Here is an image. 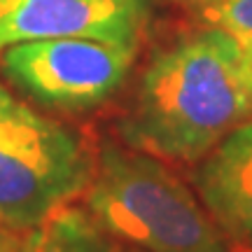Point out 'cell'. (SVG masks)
I'll return each mask as SVG.
<instances>
[{"label":"cell","mask_w":252,"mask_h":252,"mask_svg":"<svg viewBox=\"0 0 252 252\" xmlns=\"http://www.w3.org/2000/svg\"><path fill=\"white\" fill-rule=\"evenodd\" d=\"M250 119L252 52L210 26L150 59L119 133L128 147L196 163Z\"/></svg>","instance_id":"1"},{"label":"cell","mask_w":252,"mask_h":252,"mask_svg":"<svg viewBox=\"0 0 252 252\" xmlns=\"http://www.w3.org/2000/svg\"><path fill=\"white\" fill-rule=\"evenodd\" d=\"M84 208L110 236L140 252H241L208 215L201 198L135 147L103 145Z\"/></svg>","instance_id":"2"},{"label":"cell","mask_w":252,"mask_h":252,"mask_svg":"<svg viewBox=\"0 0 252 252\" xmlns=\"http://www.w3.org/2000/svg\"><path fill=\"white\" fill-rule=\"evenodd\" d=\"M96 154L65 124L21 100L0 80V224L28 231L91 182Z\"/></svg>","instance_id":"3"},{"label":"cell","mask_w":252,"mask_h":252,"mask_svg":"<svg viewBox=\"0 0 252 252\" xmlns=\"http://www.w3.org/2000/svg\"><path fill=\"white\" fill-rule=\"evenodd\" d=\"M138 47L87 37L28 40L0 49L5 80L40 105L91 110L110 100L133 68Z\"/></svg>","instance_id":"4"},{"label":"cell","mask_w":252,"mask_h":252,"mask_svg":"<svg viewBox=\"0 0 252 252\" xmlns=\"http://www.w3.org/2000/svg\"><path fill=\"white\" fill-rule=\"evenodd\" d=\"M147 21L150 0H0V49L52 37L140 47Z\"/></svg>","instance_id":"5"},{"label":"cell","mask_w":252,"mask_h":252,"mask_svg":"<svg viewBox=\"0 0 252 252\" xmlns=\"http://www.w3.org/2000/svg\"><path fill=\"white\" fill-rule=\"evenodd\" d=\"M191 180L208 215L241 252H252V119L198 159Z\"/></svg>","instance_id":"6"},{"label":"cell","mask_w":252,"mask_h":252,"mask_svg":"<svg viewBox=\"0 0 252 252\" xmlns=\"http://www.w3.org/2000/svg\"><path fill=\"white\" fill-rule=\"evenodd\" d=\"M19 252H126L87 208L65 203L21 234Z\"/></svg>","instance_id":"7"},{"label":"cell","mask_w":252,"mask_h":252,"mask_svg":"<svg viewBox=\"0 0 252 252\" xmlns=\"http://www.w3.org/2000/svg\"><path fill=\"white\" fill-rule=\"evenodd\" d=\"M206 19L252 52V0H220L206 5Z\"/></svg>","instance_id":"8"},{"label":"cell","mask_w":252,"mask_h":252,"mask_svg":"<svg viewBox=\"0 0 252 252\" xmlns=\"http://www.w3.org/2000/svg\"><path fill=\"white\" fill-rule=\"evenodd\" d=\"M21 234H24V231H14V229H9V226L0 224V252H19Z\"/></svg>","instance_id":"9"},{"label":"cell","mask_w":252,"mask_h":252,"mask_svg":"<svg viewBox=\"0 0 252 252\" xmlns=\"http://www.w3.org/2000/svg\"><path fill=\"white\" fill-rule=\"evenodd\" d=\"M191 2H203V5H215L220 0H191Z\"/></svg>","instance_id":"10"},{"label":"cell","mask_w":252,"mask_h":252,"mask_svg":"<svg viewBox=\"0 0 252 252\" xmlns=\"http://www.w3.org/2000/svg\"><path fill=\"white\" fill-rule=\"evenodd\" d=\"M128 252H140V250H128Z\"/></svg>","instance_id":"11"}]
</instances>
